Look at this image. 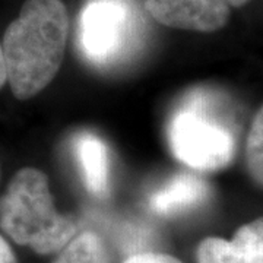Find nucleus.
Listing matches in <instances>:
<instances>
[{
  "label": "nucleus",
  "mask_w": 263,
  "mask_h": 263,
  "mask_svg": "<svg viewBox=\"0 0 263 263\" xmlns=\"http://www.w3.org/2000/svg\"><path fill=\"white\" fill-rule=\"evenodd\" d=\"M0 263H18L10 246L3 237H0Z\"/></svg>",
  "instance_id": "f8f14e48"
},
{
  "label": "nucleus",
  "mask_w": 263,
  "mask_h": 263,
  "mask_svg": "<svg viewBox=\"0 0 263 263\" xmlns=\"http://www.w3.org/2000/svg\"><path fill=\"white\" fill-rule=\"evenodd\" d=\"M53 263H111L104 240L92 231L75 235Z\"/></svg>",
  "instance_id": "1a4fd4ad"
},
{
  "label": "nucleus",
  "mask_w": 263,
  "mask_h": 263,
  "mask_svg": "<svg viewBox=\"0 0 263 263\" xmlns=\"http://www.w3.org/2000/svg\"><path fill=\"white\" fill-rule=\"evenodd\" d=\"M6 82V67H5V59H3V51L0 46V88Z\"/></svg>",
  "instance_id": "ddd939ff"
},
{
  "label": "nucleus",
  "mask_w": 263,
  "mask_h": 263,
  "mask_svg": "<svg viewBox=\"0 0 263 263\" xmlns=\"http://www.w3.org/2000/svg\"><path fill=\"white\" fill-rule=\"evenodd\" d=\"M145 9L161 25L196 32L218 31L230 18L226 0H145Z\"/></svg>",
  "instance_id": "39448f33"
},
{
  "label": "nucleus",
  "mask_w": 263,
  "mask_h": 263,
  "mask_svg": "<svg viewBox=\"0 0 263 263\" xmlns=\"http://www.w3.org/2000/svg\"><path fill=\"white\" fill-rule=\"evenodd\" d=\"M209 196L206 181L190 173H180L154 190L149 209L161 216H174L199 208Z\"/></svg>",
  "instance_id": "0eeeda50"
},
{
  "label": "nucleus",
  "mask_w": 263,
  "mask_h": 263,
  "mask_svg": "<svg viewBox=\"0 0 263 263\" xmlns=\"http://www.w3.org/2000/svg\"><path fill=\"white\" fill-rule=\"evenodd\" d=\"M196 257L197 263H263V218L240 227L231 240L205 238Z\"/></svg>",
  "instance_id": "423d86ee"
},
{
  "label": "nucleus",
  "mask_w": 263,
  "mask_h": 263,
  "mask_svg": "<svg viewBox=\"0 0 263 263\" xmlns=\"http://www.w3.org/2000/svg\"><path fill=\"white\" fill-rule=\"evenodd\" d=\"M142 19L135 0H88L78 22V43L95 66H113L139 41Z\"/></svg>",
  "instance_id": "20e7f679"
},
{
  "label": "nucleus",
  "mask_w": 263,
  "mask_h": 263,
  "mask_svg": "<svg viewBox=\"0 0 263 263\" xmlns=\"http://www.w3.org/2000/svg\"><path fill=\"white\" fill-rule=\"evenodd\" d=\"M0 227L40 254L60 252L78 231L75 219L56 209L47 176L37 168H22L10 180L0 199Z\"/></svg>",
  "instance_id": "f03ea898"
},
{
  "label": "nucleus",
  "mask_w": 263,
  "mask_h": 263,
  "mask_svg": "<svg viewBox=\"0 0 263 263\" xmlns=\"http://www.w3.org/2000/svg\"><path fill=\"white\" fill-rule=\"evenodd\" d=\"M227 3H228V6H234V8H241V6H245L246 3L249 2V0H226Z\"/></svg>",
  "instance_id": "4468645a"
},
{
  "label": "nucleus",
  "mask_w": 263,
  "mask_h": 263,
  "mask_svg": "<svg viewBox=\"0 0 263 263\" xmlns=\"http://www.w3.org/2000/svg\"><path fill=\"white\" fill-rule=\"evenodd\" d=\"M72 152L85 189L95 197H107L110 192V154L105 142L91 132L76 133Z\"/></svg>",
  "instance_id": "6e6552de"
},
{
  "label": "nucleus",
  "mask_w": 263,
  "mask_h": 263,
  "mask_svg": "<svg viewBox=\"0 0 263 263\" xmlns=\"http://www.w3.org/2000/svg\"><path fill=\"white\" fill-rule=\"evenodd\" d=\"M246 165L254 183L263 187V105L254 116L247 135Z\"/></svg>",
  "instance_id": "9d476101"
},
{
  "label": "nucleus",
  "mask_w": 263,
  "mask_h": 263,
  "mask_svg": "<svg viewBox=\"0 0 263 263\" xmlns=\"http://www.w3.org/2000/svg\"><path fill=\"white\" fill-rule=\"evenodd\" d=\"M69 34L62 0H27L2 44L6 81L13 95L28 100L41 92L60 69Z\"/></svg>",
  "instance_id": "f257e3e1"
},
{
  "label": "nucleus",
  "mask_w": 263,
  "mask_h": 263,
  "mask_svg": "<svg viewBox=\"0 0 263 263\" xmlns=\"http://www.w3.org/2000/svg\"><path fill=\"white\" fill-rule=\"evenodd\" d=\"M174 157L197 171L227 167L235 152L233 123L222 101L206 89L193 91L180 103L167 127Z\"/></svg>",
  "instance_id": "7ed1b4c3"
},
{
  "label": "nucleus",
  "mask_w": 263,
  "mask_h": 263,
  "mask_svg": "<svg viewBox=\"0 0 263 263\" xmlns=\"http://www.w3.org/2000/svg\"><path fill=\"white\" fill-rule=\"evenodd\" d=\"M123 263H181L176 257L164 253H154V252H143L129 256Z\"/></svg>",
  "instance_id": "9b49d317"
}]
</instances>
